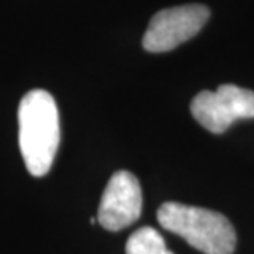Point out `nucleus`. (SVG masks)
Masks as SVG:
<instances>
[{"instance_id": "2", "label": "nucleus", "mask_w": 254, "mask_h": 254, "mask_svg": "<svg viewBox=\"0 0 254 254\" xmlns=\"http://www.w3.org/2000/svg\"><path fill=\"white\" fill-rule=\"evenodd\" d=\"M157 221L203 254L235 253L236 231L231 221L218 211L167 201L157 211Z\"/></svg>"}, {"instance_id": "1", "label": "nucleus", "mask_w": 254, "mask_h": 254, "mask_svg": "<svg viewBox=\"0 0 254 254\" xmlns=\"http://www.w3.org/2000/svg\"><path fill=\"white\" fill-rule=\"evenodd\" d=\"M18 145L30 175H47L60 145L58 106L48 91L33 89L20 101Z\"/></svg>"}, {"instance_id": "3", "label": "nucleus", "mask_w": 254, "mask_h": 254, "mask_svg": "<svg viewBox=\"0 0 254 254\" xmlns=\"http://www.w3.org/2000/svg\"><path fill=\"white\" fill-rule=\"evenodd\" d=\"M191 116L213 134H223L238 119L254 118V93L235 84L201 91L191 101Z\"/></svg>"}, {"instance_id": "5", "label": "nucleus", "mask_w": 254, "mask_h": 254, "mask_svg": "<svg viewBox=\"0 0 254 254\" xmlns=\"http://www.w3.org/2000/svg\"><path fill=\"white\" fill-rule=\"evenodd\" d=\"M142 190L134 174L119 170L106 185L98 208V223L108 231H121L140 218Z\"/></svg>"}, {"instance_id": "4", "label": "nucleus", "mask_w": 254, "mask_h": 254, "mask_svg": "<svg viewBox=\"0 0 254 254\" xmlns=\"http://www.w3.org/2000/svg\"><path fill=\"white\" fill-rule=\"evenodd\" d=\"M210 18L205 5L190 3L157 12L142 38V47L150 53H165L193 38Z\"/></svg>"}, {"instance_id": "6", "label": "nucleus", "mask_w": 254, "mask_h": 254, "mask_svg": "<svg viewBox=\"0 0 254 254\" xmlns=\"http://www.w3.org/2000/svg\"><path fill=\"white\" fill-rule=\"evenodd\" d=\"M126 254H174L155 228L142 226L127 240Z\"/></svg>"}]
</instances>
